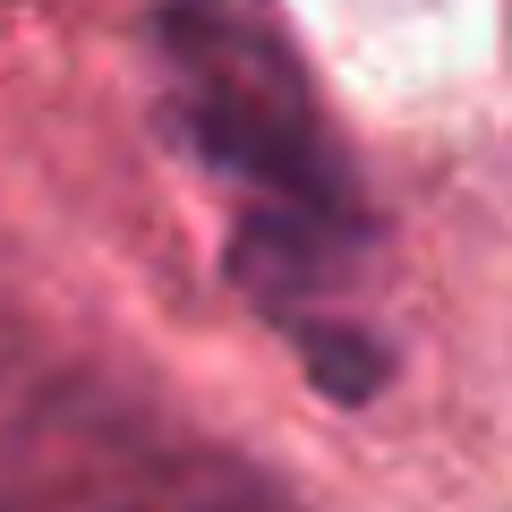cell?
<instances>
[{"label":"cell","mask_w":512,"mask_h":512,"mask_svg":"<svg viewBox=\"0 0 512 512\" xmlns=\"http://www.w3.org/2000/svg\"><path fill=\"white\" fill-rule=\"evenodd\" d=\"M163 52L180 77V128L214 171L265 205L325 214L359 231V180L333 154L291 43L239 0H163Z\"/></svg>","instance_id":"obj_1"},{"label":"cell","mask_w":512,"mask_h":512,"mask_svg":"<svg viewBox=\"0 0 512 512\" xmlns=\"http://www.w3.org/2000/svg\"><path fill=\"white\" fill-rule=\"evenodd\" d=\"M282 333L299 342V359H308V376L325 384L333 402H376L384 393V376H393V359L376 350V333H350V325H316V316H299V308H282Z\"/></svg>","instance_id":"obj_2"}]
</instances>
